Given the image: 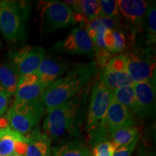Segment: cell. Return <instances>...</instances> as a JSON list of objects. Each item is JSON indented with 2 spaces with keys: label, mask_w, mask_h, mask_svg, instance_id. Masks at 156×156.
<instances>
[{
  "label": "cell",
  "mask_w": 156,
  "mask_h": 156,
  "mask_svg": "<svg viewBox=\"0 0 156 156\" xmlns=\"http://www.w3.org/2000/svg\"><path fill=\"white\" fill-rule=\"evenodd\" d=\"M89 85L79 94L47 113L44 123V133L50 140L73 134L81 124L88 98Z\"/></svg>",
  "instance_id": "obj_1"
},
{
  "label": "cell",
  "mask_w": 156,
  "mask_h": 156,
  "mask_svg": "<svg viewBox=\"0 0 156 156\" xmlns=\"http://www.w3.org/2000/svg\"><path fill=\"white\" fill-rule=\"evenodd\" d=\"M97 70L94 62L78 64L63 77L52 83L42 95L41 101L46 112L70 100L90 84Z\"/></svg>",
  "instance_id": "obj_2"
},
{
  "label": "cell",
  "mask_w": 156,
  "mask_h": 156,
  "mask_svg": "<svg viewBox=\"0 0 156 156\" xmlns=\"http://www.w3.org/2000/svg\"><path fill=\"white\" fill-rule=\"evenodd\" d=\"M113 101V91L100 80H98L91 89L85 129L91 143L106 141L108 133L107 111Z\"/></svg>",
  "instance_id": "obj_3"
},
{
  "label": "cell",
  "mask_w": 156,
  "mask_h": 156,
  "mask_svg": "<svg viewBox=\"0 0 156 156\" xmlns=\"http://www.w3.org/2000/svg\"><path fill=\"white\" fill-rule=\"evenodd\" d=\"M32 4L28 1L0 0V30L11 42L27 38V28Z\"/></svg>",
  "instance_id": "obj_4"
},
{
  "label": "cell",
  "mask_w": 156,
  "mask_h": 156,
  "mask_svg": "<svg viewBox=\"0 0 156 156\" xmlns=\"http://www.w3.org/2000/svg\"><path fill=\"white\" fill-rule=\"evenodd\" d=\"M45 111L41 98L23 103H13L7 114L10 127L28 137L36 130Z\"/></svg>",
  "instance_id": "obj_5"
},
{
  "label": "cell",
  "mask_w": 156,
  "mask_h": 156,
  "mask_svg": "<svg viewBox=\"0 0 156 156\" xmlns=\"http://www.w3.org/2000/svg\"><path fill=\"white\" fill-rule=\"evenodd\" d=\"M124 54L126 72L134 83L155 80V54L153 47L134 45Z\"/></svg>",
  "instance_id": "obj_6"
},
{
  "label": "cell",
  "mask_w": 156,
  "mask_h": 156,
  "mask_svg": "<svg viewBox=\"0 0 156 156\" xmlns=\"http://www.w3.org/2000/svg\"><path fill=\"white\" fill-rule=\"evenodd\" d=\"M41 33L48 34L59 28L75 24V12L67 5L58 1H41L38 3Z\"/></svg>",
  "instance_id": "obj_7"
},
{
  "label": "cell",
  "mask_w": 156,
  "mask_h": 156,
  "mask_svg": "<svg viewBox=\"0 0 156 156\" xmlns=\"http://www.w3.org/2000/svg\"><path fill=\"white\" fill-rule=\"evenodd\" d=\"M121 17L126 20L132 38L145 29L146 17L151 2L144 0H119L117 1Z\"/></svg>",
  "instance_id": "obj_8"
},
{
  "label": "cell",
  "mask_w": 156,
  "mask_h": 156,
  "mask_svg": "<svg viewBox=\"0 0 156 156\" xmlns=\"http://www.w3.org/2000/svg\"><path fill=\"white\" fill-rule=\"evenodd\" d=\"M52 49L69 54L95 55L94 43L90 38L87 30L81 27L73 29L69 36L55 44Z\"/></svg>",
  "instance_id": "obj_9"
},
{
  "label": "cell",
  "mask_w": 156,
  "mask_h": 156,
  "mask_svg": "<svg viewBox=\"0 0 156 156\" xmlns=\"http://www.w3.org/2000/svg\"><path fill=\"white\" fill-rule=\"evenodd\" d=\"M136 113L140 118H149L155 111V80L134 83Z\"/></svg>",
  "instance_id": "obj_10"
},
{
  "label": "cell",
  "mask_w": 156,
  "mask_h": 156,
  "mask_svg": "<svg viewBox=\"0 0 156 156\" xmlns=\"http://www.w3.org/2000/svg\"><path fill=\"white\" fill-rule=\"evenodd\" d=\"M106 119L110 136L120 129L135 126L133 113L114 100L109 105Z\"/></svg>",
  "instance_id": "obj_11"
},
{
  "label": "cell",
  "mask_w": 156,
  "mask_h": 156,
  "mask_svg": "<svg viewBox=\"0 0 156 156\" xmlns=\"http://www.w3.org/2000/svg\"><path fill=\"white\" fill-rule=\"evenodd\" d=\"M69 68L67 62L56 58L44 57L37 69L38 82L48 87L63 75Z\"/></svg>",
  "instance_id": "obj_12"
},
{
  "label": "cell",
  "mask_w": 156,
  "mask_h": 156,
  "mask_svg": "<svg viewBox=\"0 0 156 156\" xmlns=\"http://www.w3.org/2000/svg\"><path fill=\"white\" fill-rule=\"evenodd\" d=\"M19 79L18 65L8 56L0 62V86L12 95L15 94Z\"/></svg>",
  "instance_id": "obj_13"
},
{
  "label": "cell",
  "mask_w": 156,
  "mask_h": 156,
  "mask_svg": "<svg viewBox=\"0 0 156 156\" xmlns=\"http://www.w3.org/2000/svg\"><path fill=\"white\" fill-rule=\"evenodd\" d=\"M28 138L29 142L25 156H51V140L38 128Z\"/></svg>",
  "instance_id": "obj_14"
},
{
  "label": "cell",
  "mask_w": 156,
  "mask_h": 156,
  "mask_svg": "<svg viewBox=\"0 0 156 156\" xmlns=\"http://www.w3.org/2000/svg\"><path fill=\"white\" fill-rule=\"evenodd\" d=\"M45 55L46 50L41 46L31 47L19 64V77L30 74H36Z\"/></svg>",
  "instance_id": "obj_15"
},
{
  "label": "cell",
  "mask_w": 156,
  "mask_h": 156,
  "mask_svg": "<svg viewBox=\"0 0 156 156\" xmlns=\"http://www.w3.org/2000/svg\"><path fill=\"white\" fill-rule=\"evenodd\" d=\"M98 78L100 81L113 92L122 87L133 85L134 83L126 71H114L106 68H102L101 69Z\"/></svg>",
  "instance_id": "obj_16"
},
{
  "label": "cell",
  "mask_w": 156,
  "mask_h": 156,
  "mask_svg": "<svg viewBox=\"0 0 156 156\" xmlns=\"http://www.w3.org/2000/svg\"><path fill=\"white\" fill-rule=\"evenodd\" d=\"M16 141L28 143L29 139L9 126L0 129V156H9L14 153Z\"/></svg>",
  "instance_id": "obj_17"
},
{
  "label": "cell",
  "mask_w": 156,
  "mask_h": 156,
  "mask_svg": "<svg viewBox=\"0 0 156 156\" xmlns=\"http://www.w3.org/2000/svg\"><path fill=\"white\" fill-rule=\"evenodd\" d=\"M64 3L69 6L74 12L83 15L88 21L101 15L100 3L97 0L64 1Z\"/></svg>",
  "instance_id": "obj_18"
},
{
  "label": "cell",
  "mask_w": 156,
  "mask_h": 156,
  "mask_svg": "<svg viewBox=\"0 0 156 156\" xmlns=\"http://www.w3.org/2000/svg\"><path fill=\"white\" fill-rule=\"evenodd\" d=\"M47 88V87L39 82L17 87L15 93L14 103L30 102L41 98L42 95Z\"/></svg>",
  "instance_id": "obj_19"
},
{
  "label": "cell",
  "mask_w": 156,
  "mask_h": 156,
  "mask_svg": "<svg viewBox=\"0 0 156 156\" xmlns=\"http://www.w3.org/2000/svg\"><path fill=\"white\" fill-rule=\"evenodd\" d=\"M52 156H91L89 150L83 143L77 141L67 142L51 150Z\"/></svg>",
  "instance_id": "obj_20"
},
{
  "label": "cell",
  "mask_w": 156,
  "mask_h": 156,
  "mask_svg": "<svg viewBox=\"0 0 156 156\" xmlns=\"http://www.w3.org/2000/svg\"><path fill=\"white\" fill-rule=\"evenodd\" d=\"M138 135V128L136 126H130L118 129L111 136L112 143L115 151L123 146L127 145Z\"/></svg>",
  "instance_id": "obj_21"
},
{
  "label": "cell",
  "mask_w": 156,
  "mask_h": 156,
  "mask_svg": "<svg viewBox=\"0 0 156 156\" xmlns=\"http://www.w3.org/2000/svg\"><path fill=\"white\" fill-rule=\"evenodd\" d=\"M113 100L126 107L133 114L136 113V103L133 86L126 85L113 92Z\"/></svg>",
  "instance_id": "obj_22"
},
{
  "label": "cell",
  "mask_w": 156,
  "mask_h": 156,
  "mask_svg": "<svg viewBox=\"0 0 156 156\" xmlns=\"http://www.w3.org/2000/svg\"><path fill=\"white\" fill-rule=\"evenodd\" d=\"M156 9L155 2H151L148 8L145 23L146 36L145 44L147 47H153L156 40Z\"/></svg>",
  "instance_id": "obj_23"
},
{
  "label": "cell",
  "mask_w": 156,
  "mask_h": 156,
  "mask_svg": "<svg viewBox=\"0 0 156 156\" xmlns=\"http://www.w3.org/2000/svg\"><path fill=\"white\" fill-rule=\"evenodd\" d=\"M101 9V15L114 20L119 23L121 15L119 9L117 1L112 0H101L99 1Z\"/></svg>",
  "instance_id": "obj_24"
},
{
  "label": "cell",
  "mask_w": 156,
  "mask_h": 156,
  "mask_svg": "<svg viewBox=\"0 0 156 156\" xmlns=\"http://www.w3.org/2000/svg\"><path fill=\"white\" fill-rule=\"evenodd\" d=\"M112 34L114 39V46L112 52L113 54L121 53V52L126 51L129 48H130L131 45H130V43L129 42L128 38H129L130 40H132V39L130 38H127L124 32L117 30V29H112Z\"/></svg>",
  "instance_id": "obj_25"
},
{
  "label": "cell",
  "mask_w": 156,
  "mask_h": 156,
  "mask_svg": "<svg viewBox=\"0 0 156 156\" xmlns=\"http://www.w3.org/2000/svg\"><path fill=\"white\" fill-rule=\"evenodd\" d=\"M114 151L112 142L106 140L95 145L91 156H114Z\"/></svg>",
  "instance_id": "obj_26"
},
{
  "label": "cell",
  "mask_w": 156,
  "mask_h": 156,
  "mask_svg": "<svg viewBox=\"0 0 156 156\" xmlns=\"http://www.w3.org/2000/svg\"><path fill=\"white\" fill-rule=\"evenodd\" d=\"M140 134L134 139L132 142L128 144L127 145L123 146L114 151V156H130L132 155V152L134 151V148L136 147V144L138 143L140 140Z\"/></svg>",
  "instance_id": "obj_27"
},
{
  "label": "cell",
  "mask_w": 156,
  "mask_h": 156,
  "mask_svg": "<svg viewBox=\"0 0 156 156\" xmlns=\"http://www.w3.org/2000/svg\"><path fill=\"white\" fill-rule=\"evenodd\" d=\"M10 96L2 87L0 86V117L7 112Z\"/></svg>",
  "instance_id": "obj_28"
},
{
  "label": "cell",
  "mask_w": 156,
  "mask_h": 156,
  "mask_svg": "<svg viewBox=\"0 0 156 156\" xmlns=\"http://www.w3.org/2000/svg\"><path fill=\"white\" fill-rule=\"evenodd\" d=\"M37 82H38V78L37 77L36 74H30V75L22 76V77H19L17 85V87L24 86V85L36 83Z\"/></svg>",
  "instance_id": "obj_29"
},
{
  "label": "cell",
  "mask_w": 156,
  "mask_h": 156,
  "mask_svg": "<svg viewBox=\"0 0 156 156\" xmlns=\"http://www.w3.org/2000/svg\"><path fill=\"white\" fill-rule=\"evenodd\" d=\"M137 156H155V153L151 146L143 142L138 147Z\"/></svg>",
  "instance_id": "obj_30"
},
{
  "label": "cell",
  "mask_w": 156,
  "mask_h": 156,
  "mask_svg": "<svg viewBox=\"0 0 156 156\" xmlns=\"http://www.w3.org/2000/svg\"><path fill=\"white\" fill-rule=\"evenodd\" d=\"M28 143L24 142L16 141L15 142V153L21 155H25Z\"/></svg>",
  "instance_id": "obj_31"
},
{
  "label": "cell",
  "mask_w": 156,
  "mask_h": 156,
  "mask_svg": "<svg viewBox=\"0 0 156 156\" xmlns=\"http://www.w3.org/2000/svg\"><path fill=\"white\" fill-rule=\"evenodd\" d=\"M9 124L8 119H7V117L6 116L0 117V129L7 127V126H9Z\"/></svg>",
  "instance_id": "obj_32"
},
{
  "label": "cell",
  "mask_w": 156,
  "mask_h": 156,
  "mask_svg": "<svg viewBox=\"0 0 156 156\" xmlns=\"http://www.w3.org/2000/svg\"><path fill=\"white\" fill-rule=\"evenodd\" d=\"M9 156H24V155H19V154H17V153H14L11 154V155H9Z\"/></svg>",
  "instance_id": "obj_33"
},
{
  "label": "cell",
  "mask_w": 156,
  "mask_h": 156,
  "mask_svg": "<svg viewBox=\"0 0 156 156\" xmlns=\"http://www.w3.org/2000/svg\"><path fill=\"white\" fill-rule=\"evenodd\" d=\"M2 46V43H1V40H0V46Z\"/></svg>",
  "instance_id": "obj_34"
}]
</instances>
